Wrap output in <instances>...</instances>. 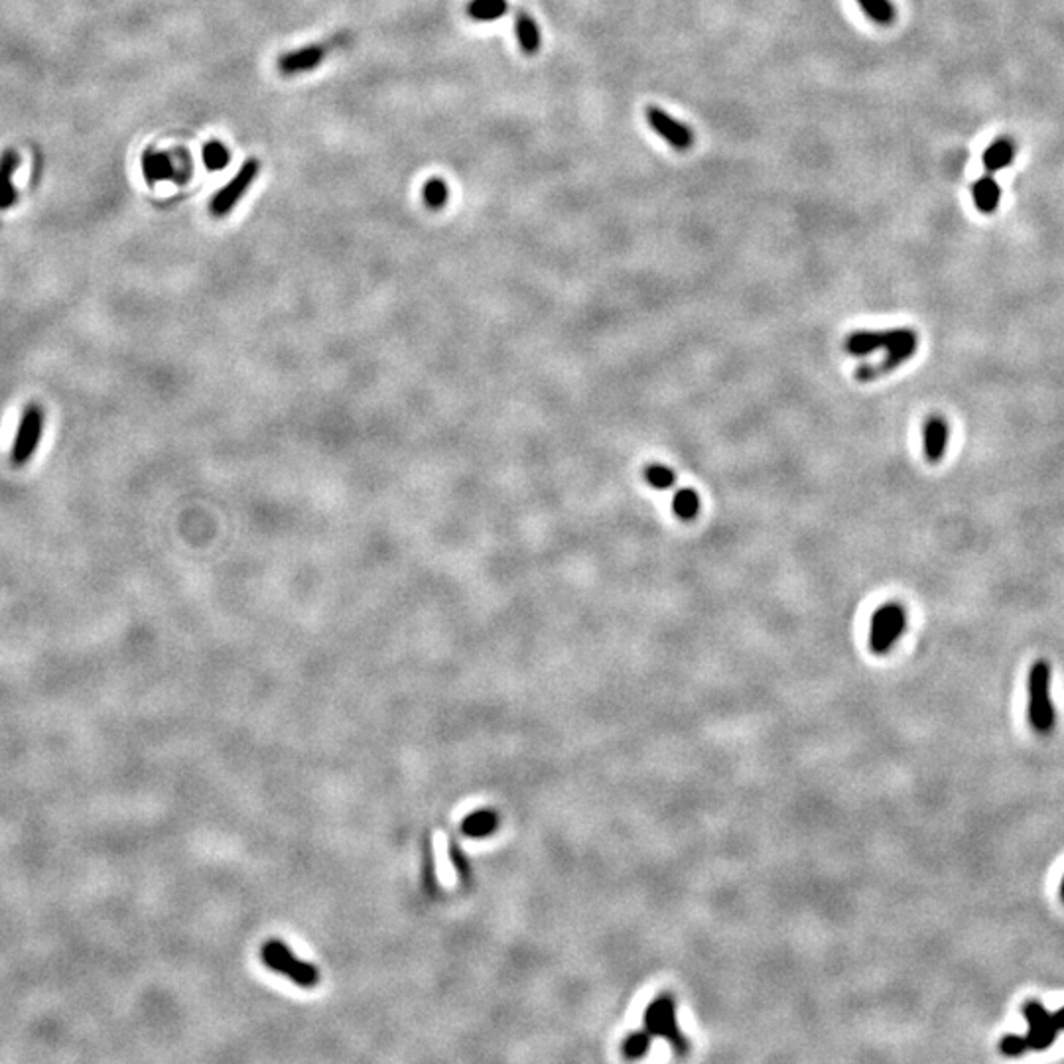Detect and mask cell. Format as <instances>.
<instances>
[{
	"label": "cell",
	"instance_id": "obj_12",
	"mask_svg": "<svg viewBox=\"0 0 1064 1064\" xmlns=\"http://www.w3.org/2000/svg\"><path fill=\"white\" fill-rule=\"evenodd\" d=\"M948 439H951V428H948V422L943 416H930L925 424V432H922V444H925V457L927 462L930 463H938L943 460L948 447Z\"/></svg>",
	"mask_w": 1064,
	"mask_h": 1064
},
{
	"label": "cell",
	"instance_id": "obj_21",
	"mask_svg": "<svg viewBox=\"0 0 1064 1064\" xmlns=\"http://www.w3.org/2000/svg\"><path fill=\"white\" fill-rule=\"evenodd\" d=\"M869 20L879 26H891L897 19V11L891 0H856Z\"/></svg>",
	"mask_w": 1064,
	"mask_h": 1064
},
{
	"label": "cell",
	"instance_id": "obj_19",
	"mask_svg": "<svg viewBox=\"0 0 1064 1064\" xmlns=\"http://www.w3.org/2000/svg\"><path fill=\"white\" fill-rule=\"evenodd\" d=\"M509 12V0H470L465 14L476 22H493Z\"/></svg>",
	"mask_w": 1064,
	"mask_h": 1064
},
{
	"label": "cell",
	"instance_id": "obj_3",
	"mask_svg": "<svg viewBox=\"0 0 1064 1064\" xmlns=\"http://www.w3.org/2000/svg\"><path fill=\"white\" fill-rule=\"evenodd\" d=\"M643 1025L648 1035L661 1037V1039L671 1043L676 1054L688 1052V1041H686L679 1023H676V1004L668 993L658 996L653 1004L645 1009Z\"/></svg>",
	"mask_w": 1064,
	"mask_h": 1064
},
{
	"label": "cell",
	"instance_id": "obj_10",
	"mask_svg": "<svg viewBox=\"0 0 1064 1064\" xmlns=\"http://www.w3.org/2000/svg\"><path fill=\"white\" fill-rule=\"evenodd\" d=\"M325 56H328V50H325L322 43H310V46L286 51V54L278 58L276 67H278V72L286 77L298 75V74H307V72H312V69L320 67L323 64Z\"/></svg>",
	"mask_w": 1064,
	"mask_h": 1064
},
{
	"label": "cell",
	"instance_id": "obj_22",
	"mask_svg": "<svg viewBox=\"0 0 1064 1064\" xmlns=\"http://www.w3.org/2000/svg\"><path fill=\"white\" fill-rule=\"evenodd\" d=\"M672 511L682 521H692L700 511V497L694 489H680L672 497Z\"/></svg>",
	"mask_w": 1064,
	"mask_h": 1064
},
{
	"label": "cell",
	"instance_id": "obj_14",
	"mask_svg": "<svg viewBox=\"0 0 1064 1064\" xmlns=\"http://www.w3.org/2000/svg\"><path fill=\"white\" fill-rule=\"evenodd\" d=\"M972 198H974V206L980 211V214H983V215L996 214L999 207V201H1001L999 183L990 174L982 175V178L974 182Z\"/></svg>",
	"mask_w": 1064,
	"mask_h": 1064
},
{
	"label": "cell",
	"instance_id": "obj_7",
	"mask_svg": "<svg viewBox=\"0 0 1064 1064\" xmlns=\"http://www.w3.org/2000/svg\"><path fill=\"white\" fill-rule=\"evenodd\" d=\"M1021 1014L1029 1025V1031L1025 1033L1029 1049L1039 1051V1052L1049 1049V1046L1057 1041V1037L1060 1033L1057 1023H1054L1051 1011L1046 1009L1041 1001L1029 999L1023 1004Z\"/></svg>",
	"mask_w": 1064,
	"mask_h": 1064
},
{
	"label": "cell",
	"instance_id": "obj_26",
	"mask_svg": "<svg viewBox=\"0 0 1064 1064\" xmlns=\"http://www.w3.org/2000/svg\"><path fill=\"white\" fill-rule=\"evenodd\" d=\"M1029 1049L1027 1037L1025 1035H1006L1004 1039L999 1041V1052L1004 1054V1057H1021Z\"/></svg>",
	"mask_w": 1064,
	"mask_h": 1064
},
{
	"label": "cell",
	"instance_id": "obj_2",
	"mask_svg": "<svg viewBox=\"0 0 1064 1064\" xmlns=\"http://www.w3.org/2000/svg\"><path fill=\"white\" fill-rule=\"evenodd\" d=\"M260 958L272 972L283 974L300 988H314L320 982V970L314 964L298 960L290 948L280 940H268L262 946Z\"/></svg>",
	"mask_w": 1064,
	"mask_h": 1064
},
{
	"label": "cell",
	"instance_id": "obj_23",
	"mask_svg": "<svg viewBox=\"0 0 1064 1064\" xmlns=\"http://www.w3.org/2000/svg\"><path fill=\"white\" fill-rule=\"evenodd\" d=\"M201 158H204V164L209 172H221L225 170L229 162H231V152H229V148L219 143V140H209V143L201 148Z\"/></svg>",
	"mask_w": 1064,
	"mask_h": 1064
},
{
	"label": "cell",
	"instance_id": "obj_25",
	"mask_svg": "<svg viewBox=\"0 0 1064 1064\" xmlns=\"http://www.w3.org/2000/svg\"><path fill=\"white\" fill-rule=\"evenodd\" d=\"M645 479L650 487L666 491L674 485V473L661 463H650L645 468Z\"/></svg>",
	"mask_w": 1064,
	"mask_h": 1064
},
{
	"label": "cell",
	"instance_id": "obj_1",
	"mask_svg": "<svg viewBox=\"0 0 1064 1064\" xmlns=\"http://www.w3.org/2000/svg\"><path fill=\"white\" fill-rule=\"evenodd\" d=\"M1027 696L1029 724L1039 735H1049L1057 724V711L1051 700V664L1046 661L1033 663L1029 671Z\"/></svg>",
	"mask_w": 1064,
	"mask_h": 1064
},
{
	"label": "cell",
	"instance_id": "obj_4",
	"mask_svg": "<svg viewBox=\"0 0 1064 1064\" xmlns=\"http://www.w3.org/2000/svg\"><path fill=\"white\" fill-rule=\"evenodd\" d=\"M43 426H46V412H43L40 404L30 402L22 412L20 424L12 442L11 462L14 468H24L26 463L34 460L42 442Z\"/></svg>",
	"mask_w": 1064,
	"mask_h": 1064
},
{
	"label": "cell",
	"instance_id": "obj_28",
	"mask_svg": "<svg viewBox=\"0 0 1064 1064\" xmlns=\"http://www.w3.org/2000/svg\"><path fill=\"white\" fill-rule=\"evenodd\" d=\"M1052 1019H1054V1023H1057L1059 1031H1064V1006H1062L1060 1009L1054 1011V1014H1052Z\"/></svg>",
	"mask_w": 1064,
	"mask_h": 1064
},
{
	"label": "cell",
	"instance_id": "obj_29",
	"mask_svg": "<svg viewBox=\"0 0 1064 1064\" xmlns=\"http://www.w3.org/2000/svg\"><path fill=\"white\" fill-rule=\"evenodd\" d=\"M1060 899L1064 903V875H1062V881H1060Z\"/></svg>",
	"mask_w": 1064,
	"mask_h": 1064
},
{
	"label": "cell",
	"instance_id": "obj_18",
	"mask_svg": "<svg viewBox=\"0 0 1064 1064\" xmlns=\"http://www.w3.org/2000/svg\"><path fill=\"white\" fill-rule=\"evenodd\" d=\"M143 174L148 182V186H156L158 182L174 178L175 170H174L172 158L164 152L146 151L143 156Z\"/></svg>",
	"mask_w": 1064,
	"mask_h": 1064
},
{
	"label": "cell",
	"instance_id": "obj_8",
	"mask_svg": "<svg viewBox=\"0 0 1064 1064\" xmlns=\"http://www.w3.org/2000/svg\"><path fill=\"white\" fill-rule=\"evenodd\" d=\"M645 119L648 122V127L653 128L668 146H672L674 151L688 152L694 146V143H696V136H694L692 128L688 125L676 120L666 111L656 107V105H648V107L645 109Z\"/></svg>",
	"mask_w": 1064,
	"mask_h": 1064
},
{
	"label": "cell",
	"instance_id": "obj_9",
	"mask_svg": "<svg viewBox=\"0 0 1064 1064\" xmlns=\"http://www.w3.org/2000/svg\"><path fill=\"white\" fill-rule=\"evenodd\" d=\"M913 330H885V331H858L846 339V351L851 355H872L877 349H891L905 339L913 338Z\"/></svg>",
	"mask_w": 1064,
	"mask_h": 1064
},
{
	"label": "cell",
	"instance_id": "obj_5",
	"mask_svg": "<svg viewBox=\"0 0 1064 1064\" xmlns=\"http://www.w3.org/2000/svg\"><path fill=\"white\" fill-rule=\"evenodd\" d=\"M907 629V613L901 603H885L879 608L872 619V633H869V647L874 653L885 655L901 639Z\"/></svg>",
	"mask_w": 1064,
	"mask_h": 1064
},
{
	"label": "cell",
	"instance_id": "obj_6",
	"mask_svg": "<svg viewBox=\"0 0 1064 1064\" xmlns=\"http://www.w3.org/2000/svg\"><path fill=\"white\" fill-rule=\"evenodd\" d=\"M259 174H260V162L257 160V158H249V160L241 166V170L233 175L231 182H229L225 188L219 190L214 196V199H211V204H209L211 215L219 219V217H227L229 214H231V209L239 204L245 193H247L252 183L257 182Z\"/></svg>",
	"mask_w": 1064,
	"mask_h": 1064
},
{
	"label": "cell",
	"instance_id": "obj_24",
	"mask_svg": "<svg viewBox=\"0 0 1064 1064\" xmlns=\"http://www.w3.org/2000/svg\"><path fill=\"white\" fill-rule=\"evenodd\" d=\"M650 1043H653V1035H648L647 1031H637L629 1035L625 1043H623V1054H625V1059H643L645 1054L650 1049Z\"/></svg>",
	"mask_w": 1064,
	"mask_h": 1064
},
{
	"label": "cell",
	"instance_id": "obj_17",
	"mask_svg": "<svg viewBox=\"0 0 1064 1064\" xmlns=\"http://www.w3.org/2000/svg\"><path fill=\"white\" fill-rule=\"evenodd\" d=\"M20 158L14 151H6L0 156V209H8L16 204V190L12 186V174L19 170Z\"/></svg>",
	"mask_w": 1064,
	"mask_h": 1064
},
{
	"label": "cell",
	"instance_id": "obj_13",
	"mask_svg": "<svg viewBox=\"0 0 1064 1064\" xmlns=\"http://www.w3.org/2000/svg\"><path fill=\"white\" fill-rule=\"evenodd\" d=\"M515 36L518 42V48H521L526 56H534L539 54L542 48V34L539 28V22H536L529 12L518 11L515 16Z\"/></svg>",
	"mask_w": 1064,
	"mask_h": 1064
},
{
	"label": "cell",
	"instance_id": "obj_20",
	"mask_svg": "<svg viewBox=\"0 0 1064 1064\" xmlns=\"http://www.w3.org/2000/svg\"><path fill=\"white\" fill-rule=\"evenodd\" d=\"M422 201H424V206L430 207L432 211L444 209L447 206V201H450V188H447V183L444 178H428L424 182V186H422Z\"/></svg>",
	"mask_w": 1064,
	"mask_h": 1064
},
{
	"label": "cell",
	"instance_id": "obj_11",
	"mask_svg": "<svg viewBox=\"0 0 1064 1064\" xmlns=\"http://www.w3.org/2000/svg\"><path fill=\"white\" fill-rule=\"evenodd\" d=\"M917 347H919V336L914 333L913 338L905 339L903 343H899V346L887 349V355L881 363L859 367L856 373V379L866 383V381H874V379H879V377L891 373L893 369L903 365L907 359H911L914 351H917Z\"/></svg>",
	"mask_w": 1064,
	"mask_h": 1064
},
{
	"label": "cell",
	"instance_id": "obj_15",
	"mask_svg": "<svg viewBox=\"0 0 1064 1064\" xmlns=\"http://www.w3.org/2000/svg\"><path fill=\"white\" fill-rule=\"evenodd\" d=\"M1015 160V144L1011 138H998L983 151L982 162L990 174L999 172Z\"/></svg>",
	"mask_w": 1064,
	"mask_h": 1064
},
{
	"label": "cell",
	"instance_id": "obj_27",
	"mask_svg": "<svg viewBox=\"0 0 1064 1064\" xmlns=\"http://www.w3.org/2000/svg\"><path fill=\"white\" fill-rule=\"evenodd\" d=\"M450 856H452V861H454V866L457 869V874H460V875H468V861H465V858L462 856L460 850L454 848V843H452Z\"/></svg>",
	"mask_w": 1064,
	"mask_h": 1064
},
{
	"label": "cell",
	"instance_id": "obj_16",
	"mask_svg": "<svg viewBox=\"0 0 1064 1064\" xmlns=\"http://www.w3.org/2000/svg\"><path fill=\"white\" fill-rule=\"evenodd\" d=\"M499 826V814L493 808H481L478 812H471L463 818L462 832L468 838H485L493 834Z\"/></svg>",
	"mask_w": 1064,
	"mask_h": 1064
}]
</instances>
